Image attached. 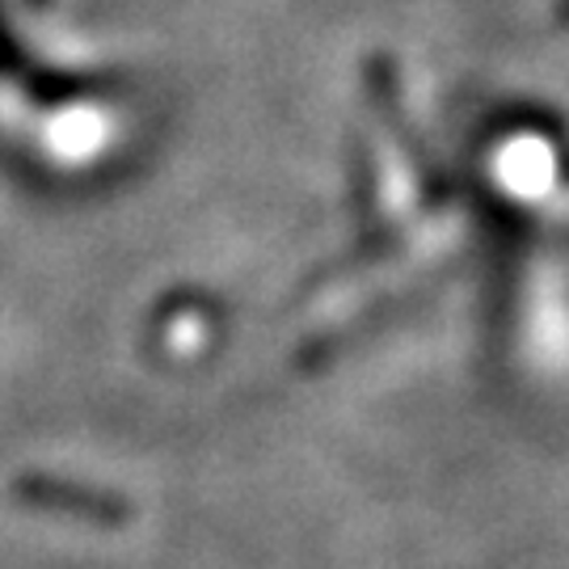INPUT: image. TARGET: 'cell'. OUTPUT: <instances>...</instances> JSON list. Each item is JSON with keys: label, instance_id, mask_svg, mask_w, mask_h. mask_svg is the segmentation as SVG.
<instances>
[{"label": "cell", "instance_id": "cell-1", "mask_svg": "<svg viewBox=\"0 0 569 569\" xmlns=\"http://www.w3.org/2000/svg\"><path fill=\"white\" fill-rule=\"evenodd\" d=\"M557 21H561V26H569V0H561V4H557Z\"/></svg>", "mask_w": 569, "mask_h": 569}]
</instances>
